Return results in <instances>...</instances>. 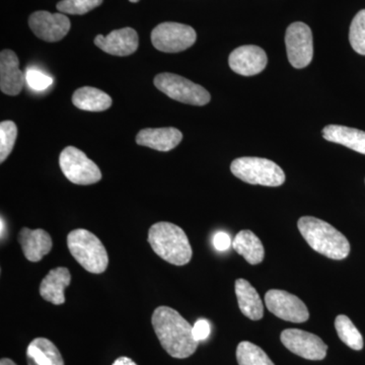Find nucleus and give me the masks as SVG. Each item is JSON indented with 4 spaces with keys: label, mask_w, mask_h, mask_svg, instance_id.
Returning a JSON list of instances; mask_svg holds the SVG:
<instances>
[{
    "label": "nucleus",
    "mask_w": 365,
    "mask_h": 365,
    "mask_svg": "<svg viewBox=\"0 0 365 365\" xmlns=\"http://www.w3.org/2000/svg\"><path fill=\"white\" fill-rule=\"evenodd\" d=\"M163 349L175 359H184L195 353L199 343L194 339L193 327L176 309L158 307L151 318Z\"/></svg>",
    "instance_id": "1"
},
{
    "label": "nucleus",
    "mask_w": 365,
    "mask_h": 365,
    "mask_svg": "<svg viewBox=\"0 0 365 365\" xmlns=\"http://www.w3.org/2000/svg\"><path fill=\"white\" fill-rule=\"evenodd\" d=\"M297 227L309 247L327 258L343 260L349 255V242L344 235L328 222L313 216H302Z\"/></svg>",
    "instance_id": "2"
},
{
    "label": "nucleus",
    "mask_w": 365,
    "mask_h": 365,
    "mask_svg": "<svg viewBox=\"0 0 365 365\" xmlns=\"http://www.w3.org/2000/svg\"><path fill=\"white\" fill-rule=\"evenodd\" d=\"M148 242L163 260L184 266L192 259L191 245L184 230L174 223L158 222L148 230Z\"/></svg>",
    "instance_id": "3"
},
{
    "label": "nucleus",
    "mask_w": 365,
    "mask_h": 365,
    "mask_svg": "<svg viewBox=\"0 0 365 365\" xmlns=\"http://www.w3.org/2000/svg\"><path fill=\"white\" fill-rule=\"evenodd\" d=\"M67 247L72 257L88 272H105L109 264L107 250L100 239L85 228L72 230L67 235Z\"/></svg>",
    "instance_id": "4"
},
{
    "label": "nucleus",
    "mask_w": 365,
    "mask_h": 365,
    "mask_svg": "<svg viewBox=\"0 0 365 365\" xmlns=\"http://www.w3.org/2000/svg\"><path fill=\"white\" fill-rule=\"evenodd\" d=\"M230 170L235 177L251 185L279 187L285 182L283 170L277 163L267 158H237L230 165Z\"/></svg>",
    "instance_id": "5"
},
{
    "label": "nucleus",
    "mask_w": 365,
    "mask_h": 365,
    "mask_svg": "<svg viewBox=\"0 0 365 365\" xmlns=\"http://www.w3.org/2000/svg\"><path fill=\"white\" fill-rule=\"evenodd\" d=\"M155 86L168 97L184 104L205 106L210 102V93L203 86L194 83L178 74H158L155 78Z\"/></svg>",
    "instance_id": "6"
},
{
    "label": "nucleus",
    "mask_w": 365,
    "mask_h": 365,
    "mask_svg": "<svg viewBox=\"0 0 365 365\" xmlns=\"http://www.w3.org/2000/svg\"><path fill=\"white\" fill-rule=\"evenodd\" d=\"M59 165L62 173L76 185L96 184L102 179V173L97 165L85 153L73 146L64 148L60 153Z\"/></svg>",
    "instance_id": "7"
},
{
    "label": "nucleus",
    "mask_w": 365,
    "mask_h": 365,
    "mask_svg": "<svg viewBox=\"0 0 365 365\" xmlns=\"http://www.w3.org/2000/svg\"><path fill=\"white\" fill-rule=\"evenodd\" d=\"M196 39L195 30L184 24L163 23L151 33V42L155 49L165 53L184 51L193 46Z\"/></svg>",
    "instance_id": "8"
},
{
    "label": "nucleus",
    "mask_w": 365,
    "mask_h": 365,
    "mask_svg": "<svg viewBox=\"0 0 365 365\" xmlns=\"http://www.w3.org/2000/svg\"><path fill=\"white\" fill-rule=\"evenodd\" d=\"M288 60L294 68L309 66L314 57V41L311 28L302 21L292 24L285 34Z\"/></svg>",
    "instance_id": "9"
},
{
    "label": "nucleus",
    "mask_w": 365,
    "mask_h": 365,
    "mask_svg": "<svg viewBox=\"0 0 365 365\" xmlns=\"http://www.w3.org/2000/svg\"><path fill=\"white\" fill-rule=\"evenodd\" d=\"M265 304L270 313L284 321L304 323L309 318V309L302 300L284 290H269Z\"/></svg>",
    "instance_id": "10"
},
{
    "label": "nucleus",
    "mask_w": 365,
    "mask_h": 365,
    "mask_svg": "<svg viewBox=\"0 0 365 365\" xmlns=\"http://www.w3.org/2000/svg\"><path fill=\"white\" fill-rule=\"evenodd\" d=\"M281 342L289 351L309 360H323L327 355L328 346L314 334L287 329L280 336Z\"/></svg>",
    "instance_id": "11"
},
{
    "label": "nucleus",
    "mask_w": 365,
    "mask_h": 365,
    "mask_svg": "<svg viewBox=\"0 0 365 365\" xmlns=\"http://www.w3.org/2000/svg\"><path fill=\"white\" fill-rule=\"evenodd\" d=\"M29 26L33 33L46 42H58L71 30V21L64 14L36 11L29 19Z\"/></svg>",
    "instance_id": "12"
},
{
    "label": "nucleus",
    "mask_w": 365,
    "mask_h": 365,
    "mask_svg": "<svg viewBox=\"0 0 365 365\" xmlns=\"http://www.w3.org/2000/svg\"><path fill=\"white\" fill-rule=\"evenodd\" d=\"M267 55L255 45L241 46L230 53L228 64L235 73L253 76L261 73L267 66Z\"/></svg>",
    "instance_id": "13"
},
{
    "label": "nucleus",
    "mask_w": 365,
    "mask_h": 365,
    "mask_svg": "<svg viewBox=\"0 0 365 365\" xmlns=\"http://www.w3.org/2000/svg\"><path fill=\"white\" fill-rule=\"evenodd\" d=\"M95 44L103 51L114 56H129L138 48L139 39L136 31L131 28L120 29L108 36L98 35Z\"/></svg>",
    "instance_id": "14"
},
{
    "label": "nucleus",
    "mask_w": 365,
    "mask_h": 365,
    "mask_svg": "<svg viewBox=\"0 0 365 365\" xmlns=\"http://www.w3.org/2000/svg\"><path fill=\"white\" fill-rule=\"evenodd\" d=\"M26 83L16 53L4 50L0 54V88L6 95L18 96Z\"/></svg>",
    "instance_id": "15"
},
{
    "label": "nucleus",
    "mask_w": 365,
    "mask_h": 365,
    "mask_svg": "<svg viewBox=\"0 0 365 365\" xmlns=\"http://www.w3.org/2000/svg\"><path fill=\"white\" fill-rule=\"evenodd\" d=\"M19 242L26 260L39 262L50 253L53 242L51 237L44 230H30L28 227L21 228L19 235Z\"/></svg>",
    "instance_id": "16"
},
{
    "label": "nucleus",
    "mask_w": 365,
    "mask_h": 365,
    "mask_svg": "<svg viewBox=\"0 0 365 365\" xmlns=\"http://www.w3.org/2000/svg\"><path fill=\"white\" fill-rule=\"evenodd\" d=\"M182 139V132L173 127L143 129L136 136L138 145L158 151H170L176 148Z\"/></svg>",
    "instance_id": "17"
},
{
    "label": "nucleus",
    "mask_w": 365,
    "mask_h": 365,
    "mask_svg": "<svg viewBox=\"0 0 365 365\" xmlns=\"http://www.w3.org/2000/svg\"><path fill=\"white\" fill-rule=\"evenodd\" d=\"M71 282V275L68 269L57 267L52 269L40 284V294L46 302L53 304H63L66 302L64 290Z\"/></svg>",
    "instance_id": "18"
},
{
    "label": "nucleus",
    "mask_w": 365,
    "mask_h": 365,
    "mask_svg": "<svg viewBox=\"0 0 365 365\" xmlns=\"http://www.w3.org/2000/svg\"><path fill=\"white\" fill-rule=\"evenodd\" d=\"M235 294L240 309L247 318L259 321L263 318L264 306L257 290L252 287L249 281L237 279L235 281Z\"/></svg>",
    "instance_id": "19"
},
{
    "label": "nucleus",
    "mask_w": 365,
    "mask_h": 365,
    "mask_svg": "<svg viewBox=\"0 0 365 365\" xmlns=\"http://www.w3.org/2000/svg\"><path fill=\"white\" fill-rule=\"evenodd\" d=\"M323 137L331 143L341 144L365 155V132L359 129L342 125H328L323 129Z\"/></svg>",
    "instance_id": "20"
},
{
    "label": "nucleus",
    "mask_w": 365,
    "mask_h": 365,
    "mask_svg": "<svg viewBox=\"0 0 365 365\" xmlns=\"http://www.w3.org/2000/svg\"><path fill=\"white\" fill-rule=\"evenodd\" d=\"M28 365H64L58 348L46 338H36L26 349Z\"/></svg>",
    "instance_id": "21"
},
{
    "label": "nucleus",
    "mask_w": 365,
    "mask_h": 365,
    "mask_svg": "<svg viewBox=\"0 0 365 365\" xmlns=\"http://www.w3.org/2000/svg\"><path fill=\"white\" fill-rule=\"evenodd\" d=\"M72 103L83 111L102 112L111 107L112 98L98 88L83 86L73 93Z\"/></svg>",
    "instance_id": "22"
},
{
    "label": "nucleus",
    "mask_w": 365,
    "mask_h": 365,
    "mask_svg": "<svg viewBox=\"0 0 365 365\" xmlns=\"http://www.w3.org/2000/svg\"><path fill=\"white\" fill-rule=\"evenodd\" d=\"M232 248L244 257L251 265H257L264 260L265 250L261 240L251 230H241L232 241Z\"/></svg>",
    "instance_id": "23"
},
{
    "label": "nucleus",
    "mask_w": 365,
    "mask_h": 365,
    "mask_svg": "<svg viewBox=\"0 0 365 365\" xmlns=\"http://www.w3.org/2000/svg\"><path fill=\"white\" fill-rule=\"evenodd\" d=\"M335 328L338 336L343 343L353 350H361L364 348V338L359 329L354 326L351 319L344 314H340L335 319Z\"/></svg>",
    "instance_id": "24"
},
{
    "label": "nucleus",
    "mask_w": 365,
    "mask_h": 365,
    "mask_svg": "<svg viewBox=\"0 0 365 365\" xmlns=\"http://www.w3.org/2000/svg\"><path fill=\"white\" fill-rule=\"evenodd\" d=\"M237 359L239 365H275L263 349L249 341L237 346Z\"/></svg>",
    "instance_id": "25"
},
{
    "label": "nucleus",
    "mask_w": 365,
    "mask_h": 365,
    "mask_svg": "<svg viewBox=\"0 0 365 365\" xmlns=\"http://www.w3.org/2000/svg\"><path fill=\"white\" fill-rule=\"evenodd\" d=\"M349 42L355 52L365 56V9L353 19L349 29Z\"/></svg>",
    "instance_id": "26"
},
{
    "label": "nucleus",
    "mask_w": 365,
    "mask_h": 365,
    "mask_svg": "<svg viewBox=\"0 0 365 365\" xmlns=\"http://www.w3.org/2000/svg\"><path fill=\"white\" fill-rule=\"evenodd\" d=\"M18 136V128L13 121L0 123V162L4 163L13 150Z\"/></svg>",
    "instance_id": "27"
},
{
    "label": "nucleus",
    "mask_w": 365,
    "mask_h": 365,
    "mask_svg": "<svg viewBox=\"0 0 365 365\" xmlns=\"http://www.w3.org/2000/svg\"><path fill=\"white\" fill-rule=\"evenodd\" d=\"M102 4L103 0H62L57 4V9L61 14L81 16L93 11Z\"/></svg>",
    "instance_id": "28"
},
{
    "label": "nucleus",
    "mask_w": 365,
    "mask_h": 365,
    "mask_svg": "<svg viewBox=\"0 0 365 365\" xmlns=\"http://www.w3.org/2000/svg\"><path fill=\"white\" fill-rule=\"evenodd\" d=\"M26 83L31 90L42 91L53 85V78L35 67H30L26 72Z\"/></svg>",
    "instance_id": "29"
},
{
    "label": "nucleus",
    "mask_w": 365,
    "mask_h": 365,
    "mask_svg": "<svg viewBox=\"0 0 365 365\" xmlns=\"http://www.w3.org/2000/svg\"><path fill=\"white\" fill-rule=\"evenodd\" d=\"M209 335H210V324L207 319H198L193 326L194 339L199 343L207 339Z\"/></svg>",
    "instance_id": "30"
},
{
    "label": "nucleus",
    "mask_w": 365,
    "mask_h": 365,
    "mask_svg": "<svg viewBox=\"0 0 365 365\" xmlns=\"http://www.w3.org/2000/svg\"><path fill=\"white\" fill-rule=\"evenodd\" d=\"M232 240L230 235L225 232H216L213 237V246L218 252H225L232 246Z\"/></svg>",
    "instance_id": "31"
},
{
    "label": "nucleus",
    "mask_w": 365,
    "mask_h": 365,
    "mask_svg": "<svg viewBox=\"0 0 365 365\" xmlns=\"http://www.w3.org/2000/svg\"><path fill=\"white\" fill-rule=\"evenodd\" d=\"M113 365H137L133 360L128 359V357H120Z\"/></svg>",
    "instance_id": "32"
},
{
    "label": "nucleus",
    "mask_w": 365,
    "mask_h": 365,
    "mask_svg": "<svg viewBox=\"0 0 365 365\" xmlns=\"http://www.w3.org/2000/svg\"><path fill=\"white\" fill-rule=\"evenodd\" d=\"M0 365H16L14 364L13 360L9 359H2L1 361H0Z\"/></svg>",
    "instance_id": "33"
},
{
    "label": "nucleus",
    "mask_w": 365,
    "mask_h": 365,
    "mask_svg": "<svg viewBox=\"0 0 365 365\" xmlns=\"http://www.w3.org/2000/svg\"><path fill=\"white\" fill-rule=\"evenodd\" d=\"M6 225H4V218L1 217V237L4 235V230H6Z\"/></svg>",
    "instance_id": "34"
},
{
    "label": "nucleus",
    "mask_w": 365,
    "mask_h": 365,
    "mask_svg": "<svg viewBox=\"0 0 365 365\" xmlns=\"http://www.w3.org/2000/svg\"><path fill=\"white\" fill-rule=\"evenodd\" d=\"M129 1H130V2H138L139 0H129Z\"/></svg>",
    "instance_id": "35"
}]
</instances>
